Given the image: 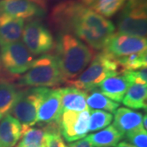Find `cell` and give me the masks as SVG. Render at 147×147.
Wrapping results in <instances>:
<instances>
[{
  "label": "cell",
  "mask_w": 147,
  "mask_h": 147,
  "mask_svg": "<svg viewBox=\"0 0 147 147\" xmlns=\"http://www.w3.org/2000/svg\"><path fill=\"white\" fill-rule=\"evenodd\" d=\"M116 147H136L134 146L133 145H131L130 143H128L127 142H120Z\"/></svg>",
  "instance_id": "cell-31"
},
{
  "label": "cell",
  "mask_w": 147,
  "mask_h": 147,
  "mask_svg": "<svg viewBox=\"0 0 147 147\" xmlns=\"http://www.w3.org/2000/svg\"><path fill=\"white\" fill-rule=\"evenodd\" d=\"M22 136V125L10 114L0 120V147H14Z\"/></svg>",
  "instance_id": "cell-16"
},
{
  "label": "cell",
  "mask_w": 147,
  "mask_h": 147,
  "mask_svg": "<svg viewBox=\"0 0 147 147\" xmlns=\"http://www.w3.org/2000/svg\"><path fill=\"white\" fill-rule=\"evenodd\" d=\"M51 21L62 33H68L88 47L102 50L115 32L114 24L76 0H65L53 7Z\"/></svg>",
  "instance_id": "cell-1"
},
{
  "label": "cell",
  "mask_w": 147,
  "mask_h": 147,
  "mask_svg": "<svg viewBox=\"0 0 147 147\" xmlns=\"http://www.w3.org/2000/svg\"><path fill=\"white\" fill-rule=\"evenodd\" d=\"M88 137L93 147H116L124 138V134L114 125H109Z\"/></svg>",
  "instance_id": "cell-18"
},
{
  "label": "cell",
  "mask_w": 147,
  "mask_h": 147,
  "mask_svg": "<svg viewBox=\"0 0 147 147\" xmlns=\"http://www.w3.org/2000/svg\"><path fill=\"white\" fill-rule=\"evenodd\" d=\"M146 52H143V53L131 54L129 56L115 59L121 69V73L123 74L127 71L137 70L138 69L146 66Z\"/></svg>",
  "instance_id": "cell-24"
},
{
  "label": "cell",
  "mask_w": 147,
  "mask_h": 147,
  "mask_svg": "<svg viewBox=\"0 0 147 147\" xmlns=\"http://www.w3.org/2000/svg\"><path fill=\"white\" fill-rule=\"evenodd\" d=\"M16 147H25V146H23V145L21 144V142H20V143H19V144H18V145H17Z\"/></svg>",
  "instance_id": "cell-33"
},
{
  "label": "cell",
  "mask_w": 147,
  "mask_h": 147,
  "mask_svg": "<svg viewBox=\"0 0 147 147\" xmlns=\"http://www.w3.org/2000/svg\"><path fill=\"white\" fill-rule=\"evenodd\" d=\"M131 84L124 75H115L105 78L98 85L97 88L105 96L115 102L120 103L123 99L127 90Z\"/></svg>",
  "instance_id": "cell-13"
},
{
  "label": "cell",
  "mask_w": 147,
  "mask_h": 147,
  "mask_svg": "<svg viewBox=\"0 0 147 147\" xmlns=\"http://www.w3.org/2000/svg\"><path fill=\"white\" fill-rule=\"evenodd\" d=\"M90 110L64 111L60 119V132L69 143L76 142L87 136L89 131Z\"/></svg>",
  "instance_id": "cell-9"
},
{
  "label": "cell",
  "mask_w": 147,
  "mask_h": 147,
  "mask_svg": "<svg viewBox=\"0 0 147 147\" xmlns=\"http://www.w3.org/2000/svg\"><path fill=\"white\" fill-rule=\"evenodd\" d=\"M21 143L25 147H46L45 132L40 127L22 126Z\"/></svg>",
  "instance_id": "cell-23"
},
{
  "label": "cell",
  "mask_w": 147,
  "mask_h": 147,
  "mask_svg": "<svg viewBox=\"0 0 147 147\" xmlns=\"http://www.w3.org/2000/svg\"><path fill=\"white\" fill-rule=\"evenodd\" d=\"M18 90L13 84L0 82V120L10 113L16 101Z\"/></svg>",
  "instance_id": "cell-20"
},
{
  "label": "cell",
  "mask_w": 147,
  "mask_h": 147,
  "mask_svg": "<svg viewBox=\"0 0 147 147\" xmlns=\"http://www.w3.org/2000/svg\"><path fill=\"white\" fill-rule=\"evenodd\" d=\"M64 83L56 57L43 54L39 58L34 59L30 68L20 78L18 85L20 87L48 88Z\"/></svg>",
  "instance_id": "cell-3"
},
{
  "label": "cell",
  "mask_w": 147,
  "mask_h": 147,
  "mask_svg": "<svg viewBox=\"0 0 147 147\" xmlns=\"http://www.w3.org/2000/svg\"><path fill=\"white\" fill-rule=\"evenodd\" d=\"M61 115V96L60 88L49 89L38 111L36 124L41 126L50 123H60Z\"/></svg>",
  "instance_id": "cell-12"
},
{
  "label": "cell",
  "mask_w": 147,
  "mask_h": 147,
  "mask_svg": "<svg viewBox=\"0 0 147 147\" xmlns=\"http://www.w3.org/2000/svg\"><path fill=\"white\" fill-rule=\"evenodd\" d=\"M61 96V110L64 111H83L87 110L88 92L75 87L60 88Z\"/></svg>",
  "instance_id": "cell-17"
},
{
  "label": "cell",
  "mask_w": 147,
  "mask_h": 147,
  "mask_svg": "<svg viewBox=\"0 0 147 147\" xmlns=\"http://www.w3.org/2000/svg\"><path fill=\"white\" fill-rule=\"evenodd\" d=\"M46 147H69L65 144L61 132L45 133Z\"/></svg>",
  "instance_id": "cell-28"
},
{
  "label": "cell",
  "mask_w": 147,
  "mask_h": 147,
  "mask_svg": "<svg viewBox=\"0 0 147 147\" xmlns=\"http://www.w3.org/2000/svg\"><path fill=\"white\" fill-rule=\"evenodd\" d=\"M113 120L111 113L100 110H90L89 131H100L108 127Z\"/></svg>",
  "instance_id": "cell-25"
},
{
  "label": "cell",
  "mask_w": 147,
  "mask_h": 147,
  "mask_svg": "<svg viewBox=\"0 0 147 147\" xmlns=\"http://www.w3.org/2000/svg\"><path fill=\"white\" fill-rule=\"evenodd\" d=\"M146 0H127L117 21L118 33L146 38Z\"/></svg>",
  "instance_id": "cell-6"
},
{
  "label": "cell",
  "mask_w": 147,
  "mask_h": 147,
  "mask_svg": "<svg viewBox=\"0 0 147 147\" xmlns=\"http://www.w3.org/2000/svg\"><path fill=\"white\" fill-rule=\"evenodd\" d=\"M31 2L36 3L37 5L39 6L40 7H42V9L46 10V7H47V4L49 2H51L52 0H30Z\"/></svg>",
  "instance_id": "cell-30"
},
{
  "label": "cell",
  "mask_w": 147,
  "mask_h": 147,
  "mask_svg": "<svg viewBox=\"0 0 147 147\" xmlns=\"http://www.w3.org/2000/svg\"><path fill=\"white\" fill-rule=\"evenodd\" d=\"M45 14L46 10L30 0L0 1V15H6L22 20H34L43 17Z\"/></svg>",
  "instance_id": "cell-11"
},
{
  "label": "cell",
  "mask_w": 147,
  "mask_h": 147,
  "mask_svg": "<svg viewBox=\"0 0 147 147\" xmlns=\"http://www.w3.org/2000/svg\"><path fill=\"white\" fill-rule=\"evenodd\" d=\"M91 93L87 96V105L92 110H105L109 113H114L119 107V104L110 100L103 95L97 88L90 91Z\"/></svg>",
  "instance_id": "cell-21"
},
{
  "label": "cell",
  "mask_w": 147,
  "mask_h": 147,
  "mask_svg": "<svg viewBox=\"0 0 147 147\" xmlns=\"http://www.w3.org/2000/svg\"><path fill=\"white\" fill-rule=\"evenodd\" d=\"M127 0H95L88 7L104 17H111L123 7Z\"/></svg>",
  "instance_id": "cell-22"
},
{
  "label": "cell",
  "mask_w": 147,
  "mask_h": 147,
  "mask_svg": "<svg viewBox=\"0 0 147 147\" xmlns=\"http://www.w3.org/2000/svg\"><path fill=\"white\" fill-rule=\"evenodd\" d=\"M120 74L121 69L115 59L101 50L92 58L78 78L69 81L67 84L88 92L97 88L100 82L105 78Z\"/></svg>",
  "instance_id": "cell-4"
},
{
  "label": "cell",
  "mask_w": 147,
  "mask_h": 147,
  "mask_svg": "<svg viewBox=\"0 0 147 147\" xmlns=\"http://www.w3.org/2000/svg\"><path fill=\"white\" fill-rule=\"evenodd\" d=\"M95 0H82V3H84V5H86L87 7H88V6L92 3H93Z\"/></svg>",
  "instance_id": "cell-32"
},
{
  "label": "cell",
  "mask_w": 147,
  "mask_h": 147,
  "mask_svg": "<svg viewBox=\"0 0 147 147\" xmlns=\"http://www.w3.org/2000/svg\"><path fill=\"white\" fill-rule=\"evenodd\" d=\"M146 38L115 33L102 51L114 59H118L131 54L146 52Z\"/></svg>",
  "instance_id": "cell-10"
},
{
  "label": "cell",
  "mask_w": 147,
  "mask_h": 147,
  "mask_svg": "<svg viewBox=\"0 0 147 147\" xmlns=\"http://www.w3.org/2000/svg\"><path fill=\"white\" fill-rule=\"evenodd\" d=\"M0 1H1V0H0Z\"/></svg>",
  "instance_id": "cell-34"
},
{
  "label": "cell",
  "mask_w": 147,
  "mask_h": 147,
  "mask_svg": "<svg viewBox=\"0 0 147 147\" xmlns=\"http://www.w3.org/2000/svg\"><path fill=\"white\" fill-rule=\"evenodd\" d=\"M24 29V20L0 15V47L20 41Z\"/></svg>",
  "instance_id": "cell-15"
},
{
  "label": "cell",
  "mask_w": 147,
  "mask_h": 147,
  "mask_svg": "<svg viewBox=\"0 0 147 147\" xmlns=\"http://www.w3.org/2000/svg\"><path fill=\"white\" fill-rule=\"evenodd\" d=\"M23 43L34 56H42L54 47V39L50 30L38 19L30 20L24 26Z\"/></svg>",
  "instance_id": "cell-8"
},
{
  "label": "cell",
  "mask_w": 147,
  "mask_h": 147,
  "mask_svg": "<svg viewBox=\"0 0 147 147\" xmlns=\"http://www.w3.org/2000/svg\"><path fill=\"white\" fill-rule=\"evenodd\" d=\"M147 85L131 84L122 100L123 104L134 110H146Z\"/></svg>",
  "instance_id": "cell-19"
},
{
  "label": "cell",
  "mask_w": 147,
  "mask_h": 147,
  "mask_svg": "<svg viewBox=\"0 0 147 147\" xmlns=\"http://www.w3.org/2000/svg\"><path fill=\"white\" fill-rule=\"evenodd\" d=\"M122 74L125 76L131 84H146L147 83L146 66L138 69L137 70L127 71Z\"/></svg>",
  "instance_id": "cell-27"
},
{
  "label": "cell",
  "mask_w": 147,
  "mask_h": 147,
  "mask_svg": "<svg viewBox=\"0 0 147 147\" xmlns=\"http://www.w3.org/2000/svg\"><path fill=\"white\" fill-rule=\"evenodd\" d=\"M65 83L78 78L93 58V52L78 38L61 33L55 56Z\"/></svg>",
  "instance_id": "cell-2"
},
{
  "label": "cell",
  "mask_w": 147,
  "mask_h": 147,
  "mask_svg": "<svg viewBox=\"0 0 147 147\" xmlns=\"http://www.w3.org/2000/svg\"><path fill=\"white\" fill-rule=\"evenodd\" d=\"M114 114L113 125L123 134L143 128L142 123L144 115L141 112L134 111L126 107H120L118 108Z\"/></svg>",
  "instance_id": "cell-14"
},
{
  "label": "cell",
  "mask_w": 147,
  "mask_h": 147,
  "mask_svg": "<svg viewBox=\"0 0 147 147\" xmlns=\"http://www.w3.org/2000/svg\"><path fill=\"white\" fill-rule=\"evenodd\" d=\"M124 137L136 147H147L146 130L140 128L124 134Z\"/></svg>",
  "instance_id": "cell-26"
},
{
  "label": "cell",
  "mask_w": 147,
  "mask_h": 147,
  "mask_svg": "<svg viewBox=\"0 0 147 147\" xmlns=\"http://www.w3.org/2000/svg\"><path fill=\"white\" fill-rule=\"evenodd\" d=\"M69 147H93V146L90 141L89 137L86 136L84 138L78 140L76 142L70 143L69 145Z\"/></svg>",
  "instance_id": "cell-29"
},
{
  "label": "cell",
  "mask_w": 147,
  "mask_h": 147,
  "mask_svg": "<svg viewBox=\"0 0 147 147\" xmlns=\"http://www.w3.org/2000/svg\"><path fill=\"white\" fill-rule=\"evenodd\" d=\"M49 89L47 88H30L18 91L16 101L9 114L19 121L22 126L35 125L38 109Z\"/></svg>",
  "instance_id": "cell-5"
},
{
  "label": "cell",
  "mask_w": 147,
  "mask_h": 147,
  "mask_svg": "<svg viewBox=\"0 0 147 147\" xmlns=\"http://www.w3.org/2000/svg\"><path fill=\"white\" fill-rule=\"evenodd\" d=\"M34 61V57L21 41L0 48V62L7 73L19 75L26 72Z\"/></svg>",
  "instance_id": "cell-7"
}]
</instances>
